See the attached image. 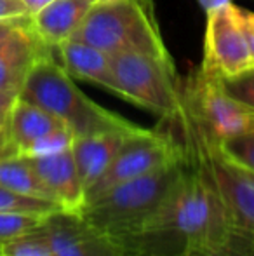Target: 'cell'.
Returning <instances> with one entry per match:
<instances>
[{
	"label": "cell",
	"mask_w": 254,
	"mask_h": 256,
	"mask_svg": "<svg viewBox=\"0 0 254 256\" xmlns=\"http://www.w3.org/2000/svg\"><path fill=\"white\" fill-rule=\"evenodd\" d=\"M220 150L239 166L254 172V131L216 142Z\"/></svg>",
	"instance_id": "44dd1931"
},
{
	"label": "cell",
	"mask_w": 254,
	"mask_h": 256,
	"mask_svg": "<svg viewBox=\"0 0 254 256\" xmlns=\"http://www.w3.org/2000/svg\"><path fill=\"white\" fill-rule=\"evenodd\" d=\"M26 158L63 211L82 214L85 208V190L78 176L71 150L66 148L54 154Z\"/></svg>",
	"instance_id": "8fae6325"
},
{
	"label": "cell",
	"mask_w": 254,
	"mask_h": 256,
	"mask_svg": "<svg viewBox=\"0 0 254 256\" xmlns=\"http://www.w3.org/2000/svg\"><path fill=\"white\" fill-rule=\"evenodd\" d=\"M131 134H134V132L115 131L91 136H73L70 150L85 192L101 178V174L112 164L113 157L119 152L122 143Z\"/></svg>",
	"instance_id": "5bb4252c"
},
{
	"label": "cell",
	"mask_w": 254,
	"mask_h": 256,
	"mask_svg": "<svg viewBox=\"0 0 254 256\" xmlns=\"http://www.w3.org/2000/svg\"><path fill=\"white\" fill-rule=\"evenodd\" d=\"M30 18L21 0H0V21H14Z\"/></svg>",
	"instance_id": "603a6c76"
},
{
	"label": "cell",
	"mask_w": 254,
	"mask_h": 256,
	"mask_svg": "<svg viewBox=\"0 0 254 256\" xmlns=\"http://www.w3.org/2000/svg\"><path fill=\"white\" fill-rule=\"evenodd\" d=\"M0 256H56L44 230L37 228L33 232L10 239L0 244Z\"/></svg>",
	"instance_id": "d6986e66"
},
{
	"label": "cell",
	"mask_w": 254,
	"mask_h": 256,
	"mask_svg": "<svg viewBox=\"0 0 254 256\" xmlns=\"http://www.w3.org/2000/svg\"><path fill=\"white\" fill-rule=\"evenodd\" d=\"M58 211H63L61 206L54 200L38 199L17 194L5 186H0V212H24V214H40L49 216Z\"/></svg>",
	"instance_id": "ac0fdd59"
},
{
	"label": "cell",
	"mask_w": 254,
	"mask_h": 256,
	"mask_svg": "<svg viewBox=\"0 0 254 256\" xmlns=\"http://www.w3.org/2000/svg\"><path fill=\"white\" fill-rule=\"evenodd\" d=\"M54 51L38 40L30 26V21L14 34V37L0 49V89L14 91L19 89L30 68L42 54Z\"/></svg>",
	"instance_id": "9a60e30c"
},
{
	"label": "cell",
	"mask_w": 254,
	"mask_h": 256,
	"mask_svg": "<svg viewBox=\"0 0 254 256\" xmlns=\"http://www.w3.org/2000/svg\"><path fill=\"white\" fill-rule=\"evenodd\" d=\"M16 154L9 142V136H7V129L0 128V157H5V155Z\"/></svg>",
	"instance_id": "4316f807"
},
{
	"label": "cell",
	"mask_w": 254,
	"mask_h": 256,
	"mask_svg": "<svg viewBox=\"0 0 254 256\" xmlns=\"http://www.w3.org/2000/svg\"><path fill=\"white\" fill-rule=\"evenodd\" d=\"M0 23H3V21H0Z\"/></svg>",
	"instance_id": "f546056e"
},
{
	"label": "cell",
	"mask_w": 254,
	"mask_h": 256,
	"mask_svg": "<svg viewBox=\"0 0 254 256\" xmlns=\"http://www.w3.org/2000/svg\"><path fill=\"white\" fill-rule=\"evenodd\" d=\"M185 158L187 154L181 142H176L171 134H166L159 129L143 128L122 143L108 169L85 192V206L120 183L139 178L171 162H180Z\"/></svg>",
	"instance_id": "ba28073f"
},
{
	"label": "cell",
	"mask_w": 254,
	"mask_h": 256,
	"mask_svg": "<svg viewBox=\"0 0 254 256\" xmlns=\"http://www.w3.org/2000/svg\"><path fill=\"white\" fill-rule=\"evenodd\" d=\"M94 2L96 0H52L30 16V26L38 40L56 49L77 34Z\"/></svg>",
	"instance_id": "7c38bea8"
},
{
	"label": "cell",
	"mask_w": 254,
	"mask_h": 256,
	"mask_svg": "<svg viewBox=\"0 0 254 256\" xmlns=\"http://www.w3.org/2000/svg\"><path fill=\"white\" fill-rule=\"evenodd\" d=\"M17 92L14 91H2L0 89V128L7 129V120H9L12 104L17 100Z\"/></svg>",
	"instance_id": "cb8c5ba5"
},
{
	"label": "cell",
	"mask_w": 254,
	"mask_h": 256,
	"mask_svg": "<svg viewBox=\"0 0 254 256\" xmlns=\"http://www.w3.org/2000/svg\"><path fill=\"white\" fill-rule=\"evenodd\" d=\"M19 98L30 102L58 117L73 136H91L101 132H136L141 126L106 110L92 102L75 78L66 74L54 51L42 54L30 68Z\"/></svg>",
	"instance_id": "7a4b0ae2"
},
{
	"label": "cell",
	"mask_w": 254,
	"mask_h": 256,
	"mask_svg": "<svg viewBox=\"0 0 254 256\" xmlns=\"http://www.w3.org/2000/svg\"><path fill=\"white\" fill-rule=\"evenodd\" d=\"M187 158L106 190L82 214L117 240L134 236L160 209L187 169Z\"/></svg>",
	"instance_id": "277c9868"
},
{
	"label": "cell",
	"mask_w": 254,
	"mask_h": 256,
	"mask_svg": "<svg viewBox=\"0 0 254 256\" xmlns=\"http://www.w3.org/2000/svg\"><path fill=\"white\" fill-rule=\"evenodd\" d=\"M30 21V18H24V20H14V21H3L0 23V49L14 37L17 30H19L23 24H26Z\"/></svg>",
	"instance_id": "d4e9b609"
},
{
	"label": "cell",
	"mask_w": 254,
	"mask_h": 256,
	"mask_svg": "<svg viewBox=\"0 0 254 256\" xmlns=\"http://www.w3.org/2000/svg\"><path fill=\"white\" fill-rule=\"evenodd\" d=\"M51 216V214H49ZM47 216L24 212H0V244L40 228Z\"/></svg>",
	"instance_id": "ffe728a7"
},
{
	"label": "cell",
	"mask_w": 254,
	"mask_h": 256,
	"mask_svg": "<svg viewBox=\"0 0 254 256\" xmlns=\"http://www.w3.org/2000/svg\"><path fill=\"white\" fill-rule=\"evenodd\" d=\"M181 96L187 114L214 142L254 131V108L232 98L200 64L181 84Z\"/></svg>",
	"instance_id": "52a82bcc"
},
{
	"label": "cell",
	"mask_w": 254,
	"mask_h": 256,
	"mask_svg": "<svg viewBox=\"0 0 254 256\" xmlns=\"http://www.w3.org/2000/svg\"><path fill=\"white\" fill-rule=\"evenodd\" d=\"M173 124L180 126L185 152L206 168L235 232L254 253V172L228 158L218 143L193 122L185 108Z\"/></svg>",
	"instance_id": "5b68a950"
},
{
	"label": "cell",
	"mask_w": 254,
	"mask_h": 256,
	"mask_svg": "<svg viewBox=\"0 0 254 256\" xmlns=\"http://www.w3.org/2000/svg\"><path fill=\"white\" fill-rule=\"evenodd\" d=\"M21 2H23V6L26 7L28 14L33 16V14H37L40 9H44L47 4H51L52 0H21Z\"/></svg>",
	"instance_id": "83f0119b"
},
{
	"label": "cell",
	"mask_w": 254,
	"mask_h": 256,
	"mask_svg": "<svg viewBox=\"0 0 254 256\" xmlns=\"http://www.w3.org/2000/svg\"><path fill=\"white\" fill-rule=\"evenodd\" d=\"M56 256H124L120 240L106 234L84 214L58 211L42 225Z\"/></svg>",
	"instance_id": "30bf717a"
},
{
	"label": "cell",
	"mask_w": 254,
	"mask_h": 256,
	"mask_svg": "<svg viewBox=\"0 0 254 256\" xmlns=\"http://www.w3.org/2000/svg\"><path fill=\"white\" fill-rule=\"evenodd\" d=\"M200 66L220 78L235 77L254 68V60L241 20V7L227 4L207 12L204 58Z\"/></svg>",
	"instance_id": "9c48e42d"
},
{
	"label": "cell",
	"mask_w": 254,
	"mask_h": 256,
	"mask_svg": "<svg viewBox=\"0 0 254 256\" xmlns=\"http://www.w3.org/2000/svg\"><path fill=\"white\" fill-rule=\"evenodd\" d=\"M71 38L87 42L110 56L139 52L173 60L153 0H96Z\"/></svg>",
	"instance_id": "3957f363"
},
{
	"label": "cell",
	"mask_w": 254,
	"mask_h": 256,
	"mask_svg": "<svg viewBox=\"0 0 254 256\" xmlns=\"http://www.w3.org/2000/svg\"><path fill=\"white\" fill-rule=\"evenodd\" d=\"M187 162L167 199L169 218L183 240L185 256H254L235 232L206 168L188 154Z\"/></svg>",
	"instance_id": "6da1fadb"
},
{
	"label": "cell",
	"mask_w": 254,
	"mask_h": 256,
	"mask_svg": "<svg viewBox=\"0 0 254 256\" xmlns=\"http://www.w3.org/2000/svg\"><path fill=\"white\" fill-rule=\"evenodd\" d=\"M232 0H199V4L204 7L206 12H211V10L218 9V7H223L227 4H230Z\"/></svg>",
	"instance_id": "f1b7e54d"
},
{
	"label": "cell",
	"mask_w": 254,
	"mask_h": 256,
	"mask_svg": "<svg viewBox=\"0 0 254 256\" xmlns=\"http://www.w3.org/2000/svg\"><path fill=\"white\" fill-rule=\"evenodd\" d=\"M220 82H221V88L232 98L239 100L241 103L254 108V68L244 72V74L235 75V77L220 78Z\"/></svg>",
	"instance_id": "7402d4cb"
},
{
	"label": "cell",
	"mask_w": 254,
	"mask_h": 256,
	"mask_svg": "<svg viewBox=\"0 0 254 256\" xmlns=\"http://www.w3.org/2000/svg\"><path fill=\"white\" fill-rule=\"evenodd\" d=\"M0 186H5V188L23 194V196L54 200L47 186L42 183V180L35 172L30 160L17 154L0 157Z\"/></svg>",
	"instance_id": "e0dca14e"
},
{
	"label": "cell",
	"mask_w": 254,
	"mask_h": 256,
	"mask_svg": "<svg viewBox=\"0 0 254 256\" xmlns=\"http://www.w3.org/2000/svg\"><path fill=\"white\" fill-rule=\"evenodd\" d=\"M68 129L66 126L37 104L24 102L17 96L12 104L9 120H7V136L17 155H24L33 150L35 145L54 132Z\"/></svg>",
	"instance_id": "4fadbf2b"
},
{
	"label": "cell",
	"mask_w": 254,
	"mask_h": 256,
	"mask_svg": "<svg viewBox=\"0 0 254 256\" xmlns=\"http://www.w3.org/2000/svg\"><path fill=\"white\" fill-rule=\"evenodd\" d=\"M241 20H242V26H244L249 49H251L253 60H254V12H253V10L242 9V7H241Z\"/></svg>",
	"instance_id": "484cf974"
},
{
	"label": "cell",
	"mask_w": 254,
	"mask_h": 256,
	"mask_svg": "<svg viewBox=\"0 0 254 256\" xmlns=\"http://www.w3.org/2000/svg\"><path fill=\"white\" fill-rule=\"evenodd\" d=\"M54 51L58 52V61L71 78L92 82L106 91L115 92L110 54L77 38L63 42Z\"/></svg>",
	"instance_id": "2e32d148"
},
{
	"label": "cell",
	"mask_w": 254,
	"mask_h": 256,
	"mask_svg": "<svg viewBox=\"0 0 254 256\" xmlns=\"http://www.w3.org/2000/svg\"><path fill=\"white\" fill-rule=\"evenodd\" d=\"M110 58L115 82L113 94L166 122L176 120L183 110V96L173 60L139 52H120Z\"/></svg>",
	"instance_id": "8992f818"
}]
</instances>
